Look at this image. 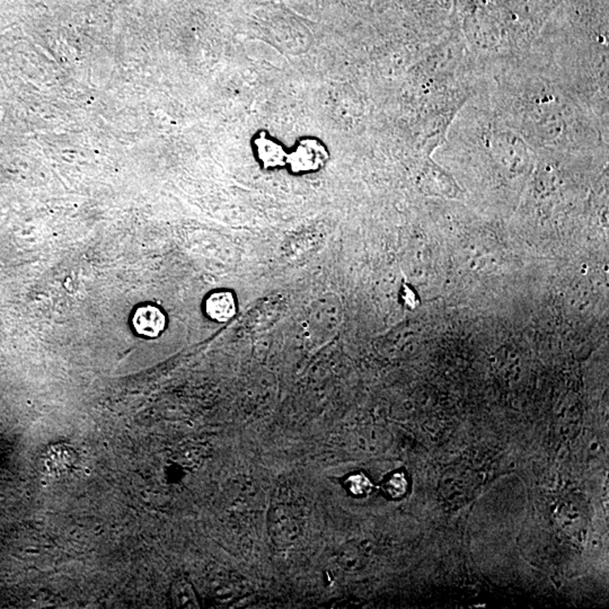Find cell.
<instances>
[{"instance_id": "obj_7", "label": "cell", "mask_w": 609, "mask_h": 609, "mask_svg": "<svg viewBox=\"0 0 609 609\" xmlns=\"http://www.w3.org/2000/svg\"><path fill=\"white\" fill-rule=\"evenodd\" d=\"M345 488L353 496H366L372 488L371 482L362 473L349 475L345 482Z\"/></svg>"}, {"instance_id": "obj_4", "label": "cell", "mask_w": 609, "mask_h": 609, "mask_svg": "<svg viewBox=\"0 0 609 609\" xmlns=\"http://www.w3.org/2000/svg\"><path fill=\"white\" fill-rule=\"evenodd\" d=\"M171 600L174 607L198 608L199 599L194 586L186 580H177L171 588Z\"/></svg>"}, {"instance_id": "obj_5", "label": "cell", "mask_w": 609, "mask_h": 609, "mask_svg": "<svg viewBox=\"0 0 609 609\" xmlns=\"http://www.w3.org/2000/svg\"><path fill=\"white\" fill-rule=\"evenodd\" d=\"M364 557L360 549L357 546L351 545V544L343 546L337 552V564H339L341 570L347 571V572H354V571L360 570L364 565Z\"/></svg>"}, {"instance_id": "obj_6", "label": "cell", "mask_w": 609, "mask_h": 609, "mask_svg": "<svg viewBox=\"0 0 609 609\" xmlns=\"http://www.w3.org/2000/svg\"><path fill=\"white\" fill-rule=\"evenodd\" d=\"M408 480L404 473L396 471L393 473L391 476L387 477L386 481L384 483L383 490L387 496H391L393 499H400L402 496H406L408 492Z\"/></svg>"}, {"instance_id": "obj_2", "label": "cell", "mask_w": 609, "mask_h": 609, "mask_svg": "<svg viewBox=\"0 0 609 609\" xmlns=\"http://www.w3.org/2000/svg\"><path fill=\"white\" fill-rule=\"evenodd\" d=\"M165 325V316L157 307H140L133 316L135 331L144 337H158L164 331Z\"/></svg>"}, {"instance_id": "obj_1", "label": "cell", "mask_w": 609, "mask_h": 609, "mask_svg": "<svg viewBox=\"0 0 609 609\" xmlns=\"http://www.w3.org/2000/svg\"><path fill=\"white\" fill-rule=\"evenodd\" d=\"M268 532L271 542L278 547L293 545L301 532V517L295 508L279 503L268 515Z\"/></svg>"}, {"instance_id": "obj_3", "label": "cell", "mask_w": 609, "mask_h": 609, "mask_svg": "<svg viewBox=\"0 0 609 609\" xmlns=\"http://www.w3.org/2000/svg\"><path fill=\"white\" fill-rule=\"evenodd\" d=\"M238 312V303L230 291H218L209 296L206 301V313L211 320L226 323Z\"/></svg>"}]
</instances>
